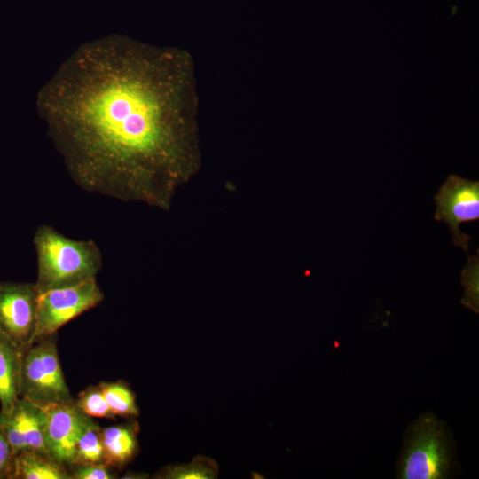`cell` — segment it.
<instances>
[{
    "instance_id": "obj_1",
    "label": "cell",
    "mask_w": 479,
    "mask_h": 479,
    "mask_svg": "<svg viewBox=\"0 0 479 479\" xmlns=\"http://www.w3.org/2000/svg\"><path fill=\"white\" fill-rule=\"evenodd\" d=\"M39 110L82 190L167 207L187 174L193 75L181 51L108 37L80 47Z\"/></svg>"
},
{
    "instance_id": "obj_2",
    "label": "cell",
    "mask_w": 479,
    "mask_h": 479,
    "mask_svg": "<svg viewBox=\"0 0 479 479\" xmlns=\"http://www.w3.org/2000/svg\"><path fill=\"white\" fill-rule=\"evenodd\" d=\"M37 258L38 292L78 285L96 279L102 254L92 240L66 237L48 224L38 226L33 237Z\"/></svg>"
},
{
    "instance_id": "obj_3",
    "label": "cell",
    "mask_w": 479,
    "mask_h": 479,
    "mask_svg": "<svg viewBox=\"0 0 479 479\" xmlns=\"http://www.w3.org/2000/svg\"><path fill=\"white\" fill-rule=\"evenodd\" d=\"M398 478L442 479L451 468V452L443 423L424 413L409 427L397 467Z\"/></svg>"
},
{
    "instance_id": "obj_4",
    "label": "cell",
    "mask_w": 479,
    "mask_h": 479,
    "mask_svg": "<svg viewBox=\"0 0 479 479\" xmlns=\"http://www.w3.org/2000/svg\"><path fill=\"white\" fill-rule=\"evenodd\" d=\"M20 397L38 405L75 401L61 369L55 334L35 340L23 351Z\"/></svg>"
},
{
    "instance_id": "obj_5",
    "label": "cell",
    "mask_w": 479,
    "mask_h": 479,
    "mask_svg": "<svg viewBox=\"0 0 479 479\" xmlns=\"http://www.w3.org/2000/svg\"><path fill=\"white\" fill-rule=\"evenodd\" d=\"M104 294L96 279L39 294L35 341L55 334L64 325L96 307Z\"/></svg>"
},
{
    "instance_id": "obj_6",
    "label": "cell",
    "mask_w": 479,
    "mask_h": 479,
    "mask_svg": "<svg viewBox=\"0 0 479 479\" xmlns=\"http://www.w3.org/2000/svg\"><path fill=\"white\" fill-rule=\"evenodd\" d=\"M39 294L35 283L0 282V332L22 351L35 342Z\"/></svg>"
},
{
    "instance_id": "obj_7",
    "label": "cell",
    "mask_w": 479,
    "mask_h": 479,
    "mask_svg": "<svg viewBox=\"0 0 479 479\" xmlns=\"http://www.w3.org/2000/svg\"><path fill=\"white\" fill-rule=\"evenodd\" d=\"M434 200L436 220L445 222L452 232V243L467 252L471 237L460 232L459 227L461 223L479 219V182L451 175Z\"/></svg>"
},
{
    "instance_id": "obj_8",
    "label": "cell",
    "mask_w": 479,
    "mask_h": 479,
    "mask_svg": "<svg viewBox=\"0 0 479 479\" xmlns=\"http://www.w3.org/2000/svg\"><path fill=\"white\" fill-rule=\"evenodd\" d=\"M40 406L44 415L46 454L68 467L74 463L78 439L92 420L76 406L75 401Z\"/></svg>"
},
{
    "instance_id": "obj_9",
    "label": "cell",
    "mask_w": 479,
    "mask_h": 479,
    "mask_svg": "<svg viewBox=\"0 0 479 479\" xmlns=\"http://www.w3.org/2000/svg\"><path fill=\"white\" fill-rule=\"evenodd\" d=\"M0 427L15 455L25 451L47 455L43 436L44 415L40 405L20 397L9 412H0Z\"/></svg>"
},
{
    "instance_id": "obj_10",
    "label": "cell",
    "mask_w": 479,
    "mask_h": 479,
    "mask_svg": "<svg viewBox=\"0 0 479 479\" xmlns=\"http://www.w3.org/2000/svg\"><path fill=\"white\" fill-rule=\"evenodd\" d=\"M137 432L135 421L101 428L105 464L122 467L129 463L137 452Z\"/></svg>"
},
{
    "instance_id": "obj_11",
    "label": "cell",
    "mask_w": 479,
    "mask_h": 479,
    "mask_svg": "<svg viewBox=\"0 0 479 479\" xmlns=\"http://www.w3.org/2000/svg\"><path fill=\"white\" fill-rule=\"evenodd\" d=\"M23 351L0 332V404L9 412L20 398Z\"/></svg>"
},
{
    "instance_id": "obj_12",
    "label": "cell",
    "mask_w": 479,
    "mask_h": 479,
    "mask_svg": "<svg viewBox=\"0 0 479 479\" xmlns=\"http://www.w3.org/2000/svg\"><path fill=\"white\" fill-rule=\"evenodd\" d=\"M12 479H71L67 466L35 451L15 456Z\"/></svg>"
},
{
    "instance_id": "obj_13",
    "label": "cell",
    "mask_w": 479,
    "mask_h": 479,
    "mask_svg": "<svg viewBox=\"0 0 479 479\" xmlns=\"http://www.w3.org/2000/svg\"><path fill=\"white\" fill-rule=\"evenodd\" d=\"M216 463L206 457L198 456L190 463L169 466L155 475L161 479H213L217 476Z\"/></svg>"
},
{
    "instance_id": "obj_14",
    "label": "cell",
    "mask_w": 479,
    "mask_h": 479,
    "mask_svg": "<svg viewBox=\"0 0 479 479\" xmlns=\"http://www.w3.org/2000/svg\"><path fill=\"white\" fill-rule=\"evenodd\" d=\"M98 386L115 417H135L139 414L136 397L126 383L101 382Z\"/></svg>"
},
{
    "instance_id": "obj_15",
    "label": "cell",
    "mask_w": 479,
    "mask_h": 479,
    "mask_svg": "<svg viewBox=\"0 0 479 479\" xmlns=\"http://www.w3.org/2000/svg\"><path fill=\"white\" fill-rule=\"evenodd\" d=\"M100 431L92 420L78 439L74 463L105 464Z\"/></svg>"
},
{
    "instance_id": "obj_16",
    "label": "cell",
    "mask_w": 479,
    "mask_h": 479,
    "mask_svg": "<svg viewBox=\"0 0 479 479\" xmlns=\"http://www.w3.org/2000/svg\"><path fill=\"white\" fill-rule=\"evenodd\" d=\"M75 401L76 406L90 418H115L98 385L86 389Z\"/></svg>"
},
{
    "instance_id": "obj_17",
    "label": "cell",
    "mask_w": 479,
    "mask_h": 479,
    "mask_svg": "<svg viewBox=\"0 0 479 479\" xmlns=\"http://www.w3.org/2000/svg\"><path fill=\"white\" fill-rule=\"evenodd\" d=\"M71 479H112L114 478L106 464L74 463L67 467Z\"/></svg>"
},
{
    "instance_id": "obj_18",
    "label": "cell",
    "mask_w": 479,
    "mask_h": 479,
    "mask_svg": "<svg viewBox=\"0 0 479 479\" xmlns=\"http://www.w3.org/2000/svg\"><path fill=\"white\" fill-rule=\"evenodd\" d=\"M15 456L12 444L0 427V479H12Z\"/></svg>"
}]
</instances>
